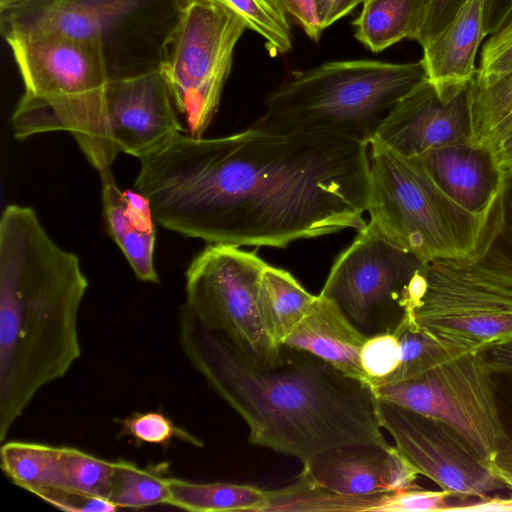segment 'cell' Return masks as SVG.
Segmentation results:
<instances>
[{"instance_id":"obj_16","label":"cell","mask_w":512,"mask_h":512,"mask_svg":"<svg viewBox=\"0 0 512 512\" xmlns=\"http://www.w3.org/2000/svg\"><path fill=\"white\" fill-rule=\"evenodd\" d=\"M440 188L470 213L486 218L503 179L491 147L474 142L417 157Z\"/></svg>"},{"instance_id":"obj_43","label":"cell","mask_w":512,"mask_h":512,"mask_svg":"<svg viewBox=\"0 0 512 512\" xmlns=\"http://www.w3.org/2000/svg\"><path fill=\"white\" fill-rule=\"evenodd\" d=\"M427 0H420V3L422 6H424V4L426 3Z\"/></svg>"},{"instance_id":"obj_33","label":"cell","mask_w":512,"mask_h":512,"mask_svg":"<svg viewBox=\"0 0 512 512\" xmlns=\"http://www.w3.org/2000/svg\"><path fill=\"white\" fill-rule=\"evenodd\" d=\"M463 0H427L411 40L421 47L438 35L451 20Z\"/></svg>"},{"instance_id":"obj_21","label":"cell","mask_w":512,"mask_h":512,"mask_svg":"<svg viewBox=\"0 0 512 512\" xmlns=\"http://www.w3.org/2000/svg\"><path fill=\"white\" fill-rule=\"evenodd\" d=\"M1 469L15 485L40 497L51 490H64L61 447L8 441L0 450Z\"/></svg>"},{"instance_id":"obj_35","label":"cell","mask_w":512,"mask_h":512,"mask_svg":"<svg viewBox=\"0 0 512 512\" xmlns=\"http://www.w3.org/2000/svg\"><path fill=\"white\" fill-rule=\"evenodd\" d=\"M40 498L65 511L110 512L118 509L117 505L109 499L68 490H51L42 494Z\"/></svg>"},{"instance_id":"obj_9","label":"cell","mask_w":512,"mask_h":512,"mask_svg":"<svg viewBox=\"0 0 512 512\" xmlns=\"http://www.w3.org/2000/svg\"><path fill=\"white\" fill-rule=\"evenodd\" d=\"M244 20L213 0H185L159 70L190 136L202 137L217 113Z\"/></svg>"},{"instance_id":"obj_28","label":"cell","mask_w":512,"mask_h":512,"mask_svg":"<svg viewBox=\"0 0 512 512\" xmlns=\"http://www.w3.org/2000/svg\"><path fill=\"white\" fill-rule=\"evenodd\" d=\"M61 460L64 490L110 500L115 462L72 447H61Z\"/></svg>"},{"instance_id":"obj_25","label":"cell","mask_w":512,"mask_h":512,"mask_svg":"<svg viewBox=\"0 0 512 512\" xmlns=\"http://www.w3.org/2000/svg\"><path fill=\"white\" fill-rule=\"evenodd\" d=\"M473 141L491 147L512 126V71L488 87L470 83Z\"/></svg>"},{"instance_id":"obj_19","label":"cell","mask_w":512,"mask_h":512,"mask_svg":"<svg viewBox=\"0 0 512 512\" xmlns=\"http://www.w3.org/2000/svg\"><path fill=\"white\" fill-rule=\"evenodd\" d=\"M368 337L334 301L319 294L282 345L310 353L347 376L366 382L360 351Z\"/></svg>"},{"instance_id":"obj_15","label":"cell","mask_w":512,"mask_h":512,"mask_svg":"<svg viewBox=\"0 0 512 512\" xmlns=\"http://www.w3.org/2000/svg\"><path fill=\"white\" fill-rule=\"evenodd\" d=\"M487 1L463 0L444 29L422 47L428 80L442 100L465 90L475 77L476 57L487 35Z\"/></svg>"},{"instance_id":"obj_12","label":"cell","mask_w":512,"mask_h":512,"mask_svg":"<svg viewBox=\"0 0 512 512\" xmlns=\"http://www.w3.org/2000/svg\"><path fill=\"white\" fill-rule=\"evenodd\" d=\"M424 263L366 223L332 265L320 295L363 328L400 320L404 292Z\"/></svg>"},{"instance_id":"obj_24","label":"cell","mask_w":512,"mask_h":512,"mask_svg":"<svg viewBox=\"0 0 512 512\" xmlns=\"http://www.w3.org/2000/svg\"><path fill=\"white\" fill-rule=\"evenodd\" d=\"M353 21L354 37L374 53L412 39L418 0H366Z\"/></svg>"},{"instance_id":"obj_30","label":"cell","mask_w":512,"mask_h":512,"mask_svg":"<svg viewBox=\"0 0 512 512\" xmlns=\"http://www.w3.org/2000/svg\"><path fill=\"white\" fill-rule=\"evenodd\" d=\"M120 422L119 436L131 437L139 444L147 443L167 447L172 439L178 438L196 447L203 446L201 440L176 426L161 412L135 413Z\"/></svg>"},{"instance_id":"obj_42","label":"cell","mask_w":512,"mask_h":512,"mask_svg":"<svg viewBox=\"0 0 512 512\" xmlns=\"http://www.w3.org/2000/svg\"><path fill=\"white\" fill-rule=\"evenodd\" d=\"M31 0H0V10L14 7Z\"/></svg>"},{"instance_id":"obj_39","label":"cell","mask_w":512,"mask_h":512,"mask_svg":"<svg viewBox=\"0 0 512 512\" xmlns=\"http://www.w3.org/2000/svg\"><path fill=\"white\" fill-rule=\"evenodd\" d=\"M489 466L506 488L512 490V441L507 437L489 462Z\"/></svg>"},{"instance_id":"obj_11","label":"cell","mask_w":512,"mask_h":512,"mask_svg":"<svg viewBox=\"0 0 512 512\" xmlns=\"http://www.w3.org/2000/svg\"><path fill=\"white\" fill-rule=\"evenodd\" d=\"M371 387L377 400L448 424L488 464L506 438L479 351L450 355L416 376Z\"/></svg>"},{"instance_id":"obj_5","label":"cell","mask_w":512,"mask_h":512,"mask_svg":"<svg viewBox=\"0 0 512 512\" xmlns=\"http://www.w3.org/2000/svg\"><path fill=\"white\" fill-rule=\"evenodd\" d=\"M2 35L24 87L11 117L17 139L53 131L80 138L102 124L111 79L99 45L56 33Z\"/></svg>"},{"instance_id":"obj_36","label":"cell","mask_w":512,"mask_h":512,"mask_svg":"<svg viewBox=\"0 0 512 512\" xmlns=\"http://www.w3.org/2000/svg\"><path fill=\"white\" fill-rule=\"evenodd\" d=\"M506 437L512 441V372L490 373Z\"/></svg>"},{"instance_id":"obj_3","label":"cell","mask_w":512,"mask_h":512,"mask_svg":"<svg viewBox=\"0 0 512 512\" xmlns=\"http://www.w3.org/2000/svg\"><path fill=\"white\" fill-rule=\"evenodd\" d=\"M88 288L79 258L36 212L8 205L0 220V440L36 393L81 355L78 315Z\"/></svg>"},{"instance_id":"obj_20","label":"cell","mask_w":512,"mask_h":512,"mask_svg":"<svg viewBox=\"0 0 512 512\" xmlns=\"http://www.w3.org/2000/svg\"><path fill=\"white\" fill-rule=\"evenodd\" d=\"M315 298L288 271L267 264L259 284V314L277 345L301 322Z\"/></svg>"},{"instance_id":"obj_44","label":"cell","mask_w":512,"mask_h":512,"mask_svg":"<svg viewBox=\"0 0 512 512\" xmlns=\"http://www.w3.org/2000/svg\"><path fill=\"white\" fill-rule=\"evenodd\" d=\"M366 0H363V2H365Z\"/></svg>"},{"instance_id":"obj_4","label":"cell","mask_w":512,"mask_h":512,"mask_svg":"<svg viewBox=\"0 0 512 512\" xmlns=\"http://www.w3.org/2000/svg\"><path fill=\"white\" fill-rule=\"evenodd\" d=\"M428 80L423 62L331 61L294 75L264 100L253 125L339 135L366 144L387 113Z\"/></svg>"},{"instance_id":"obj_6","label":"cell","mask_w":512,"mask_h":512,"mask_svg":"<svg viewBox=\"0 0 512 512\" xmlns=\"http://www.w3.org/2000/svg\"><path fill=\"white\" fill-rule=\"evenodd\" d=\"M367 222L422 261L472 260L486 218L451 199L417 158L371 141Z\"/></svg>"},{"instance_id":"obj_17","label":"cell","mask_w":512,"mask_h":512,"mask_svg":"<svg viewBox=\"0 0 512 512\" xmlns=\"http://www.w3.org/2000/svg\"><path fill=\"white\" fill-rule=\"evenodd\" d=\"M393 450L394 446L373 443L336 446L304 463L299 477L345 495L393 492Z\"/></svg>"},{"instance_id":"obj_18","label":"cell","mask_w":512,"mask_h":512,"mask_svg":"<svg viewBox=\"0 0 512 512\" xmlns=\"http://www.w3.org/2000/svg\"><path fill=\"white\" fill-rule=\"evenodd\" d=\"M98 173L103 213L110 236L139 280L159 283L154 265L156 221L149 201L138 191H121L111 167H105Z\"/></svg>"},{"instance_id":"obj_23","label":"cell","mask_w":512,"mask_h":512,"mask_svg":"<svg viewBox=\"0 0 512 512\" xmlns=\"http://www.w3.org/2000/svg\"><path fill=\"white\" fill-rule=\"evenodd\" d=\"M470 262L492 278L512 285V170L503 172L499 193Z\"/></svg>"},{"instance_id":"obj_26","label":"cell","mask_w":512,"mask_h":512,"mask_svg":"<svg viewBox=\"0 0 512 512\" xmlns=\"http://www.w3.org/2000/svg\"><path fill=\"white\" fill-rule=\"evenodd\" d=\"M167 479L162 475L161 466L141 469L127 461H116L110 500L118 508L168 505L170 490Z\"/></svg>"},{"instance_id":"obj_1","label":"cell","mask_w":512,"mask_h":512,"mask_svg":"<svg viewBox=\"0 0 512 512\" xmlns=\"http://www.w3.org/2000/svg\"><path fill=\"white\" fill-rule=\"evenodd\" d=\"M139 160L134 187L156 223L207 243L285 248L367 223L368 144L347 137L252 124L179 133Z\"/></svg>"},{"instance_id":"obj_8","label":"cell","mask_w":512,"mask_h":512,"mask_svg":"<svg viewBox=\"0 0 512 512\" xmlns=\"http://www.w3.org/2000/svg\"><path fill=\"white\" fill-rule=\"evenodd\" d=\"M402 317L458 356L512 338V285L468 260L425 262L404 292Z\"/></svg>"},{"instance_id":"obj_13","label":"cell","mask_w":512,"mask_h":512,"mask_svg":"<svg viewBox=\"0 0 512 512\" xmlns=\"http://www.w3.org/2000/svg\"><path fill=\"white\" fill-rule=\"evenodd\" d=\"M381 427L424 475L454 496L484 498L505 484L451 426L395 404L377 403Z\"/></svg>"},{"instance_id":"obj_31","label":"cell","mask_w":512,"mask_h":512,"mask_svg":"<svg viewBox=\"0 0 512 512\" xmlns=\"http://www.w3.org/2000/svg\"><path fill=\"white\" fill-rule=\"evenodd\" d=\"M360 363L370 386L384 383L401 363V346L394 332L369 336L361 348Z\"/></svg>"},{"instance_id":"obj_32","label":"cell","mask_w":512,"mask_h":512,"mask_svg":"<svg viewBox=\"0 0 512 512\" xmlns=\"http://www.w3.org/2000/svg\"><path fill=\"white\" fill-rule=\"evenodd\" d=\"M480 56L471 82L477 87L491 86L512 71V19L489 37Z\"/></svg>"},{"instance_id":"obj_37","label":"cell","mask_w":512,"mask_h":512,"mask_svg":"<svg viewBox=\"0 0 512 512\" xmlns=\"http://www.w3.org/2000/svg\"><path fill=\"white\" fill-rule=\"evenodd\" d=\"M479 353L489 373L512 372V338L491 344Z\"/></svg>"},{"instance_id":"obj_29","label":"cell","mask_w":512,"mask_h":512,"mask_svg":"<svg viewBox=\"0 0 512 512\" xmlns=\"http://www.w3.org/2000/svg\"><path fill=\"white\" fill-rule=\"evenodd\" d=\"M392 331L401 346V363L398 369L382 384L416 376L451 355L430 335L412 327L403 317Z\"/></svg>"},{"instance_id":"obj_41","label":"cell","mask_w":512,"mask_h":512,"mask_svg":"<svg viewBox=\"0 0 512 512\" xmlns=\"http://www.w3.org/2000/svg\"><path fill=\"white\" fill-rule=\"evenodd\" d=\"M502 172L512 170V126L491 146Z\"/></svg>"},{"instance_id":"obj_14","label":"cell","mask_w":512,"mask_h":512,"mask_svg":"<svg viewBox=\"0 0 512 512\" xmlns=\"http://www.w3.org/2000/svg\"><path fill=\"white\" fill-rule=\"evenodd\" d=\"M468 88L442 100L427 80L387 113L371 141L409 158L474 142Z\"/></svg>"},{"instance_id":"obj_34","label":"cell","mask_w":512,"mask_h":512,"mask_svg":"<svg viewBox=\"0 0 512 512\" xmlns=\"http://www.w3.org/2000/svg\"><path fill=\"white\" fill-rule=\"evenodd\" d=\"M284 16H290L314 42H318L322 26L316 0H269Z\"/></svg>"},{"instance_id":"obj_40","label":"cell","mask_w":512,"mask_h":512,"mask_svg":"<svg viewBox=\"0 0 512 512\" xmlns=\"http://www.w3.org/2000/svg\"><path fill=\"white\" fill-rule=\"evenodd\" d=\"M445 511L512 512V498L484 497L467 505L452 506Z\"/></svg>"},{"instance_id":"obj_38","label":"cell","mask_w":512,"mask_h":512,"mask_svg":"<svg viewBox=\"0 0 512 512\" xmlns=\"http://www.w3.org/2000/svg\"><path fill=\"white\" fill-rule=\"evenodd\" d=\"M323 28H327L349 14L363 0H316Z\"/></svg>"},{"instance_id":"obj_2","label":"cell","mask_w":512,"mask_h":512,"mask_svg":"<svg viewBox=\"0 0 512 512\" xmlns=\"http://www.w3.org/2000/svg\"><path fill=\"white\" fill-rule=\"evenodd\" d=\"M180 344L208 386L246 422L253 445L302 464L344 444L390 445L372 387L310 353L282 345V361L263 366L181 313Z\"/></svg>"},{"instance_id":"obj_27","label":"cell","mask_w":512,"mask_h":512,"mask_svg":"<svg viewBox=\"0 0 512 512\" xmlns=\"http://www.w3.org/2000/svg\"><path fill=\"white\" fill-rule=\"evenodd\" d=\"M240 16L248 29L260 35L272 56L292 48L289 21L269 0H213Z\"/></svg>"},{"instance_id":"obj_22","label":"cell","mask_w":512,"mask_h":512,"mask_svg":"<svg viewBox=\"0 0 512 512\" xmlns=\"http://www.w3.org/2000/svg\"><path fill=\"white\" fill-rule=\"evenodd\" d=\"M168 505L193 512H261L268 490L228 482L196 483L179 478L167 479Z\"/></svg>"},{"instance_id":"obj_10","label":"cell","mask_w":512,"mask_h":512,"mask_svg":"<svg viewBox=\"0 0 512 512\" xmlns=\"http://www.w3.org/2000/svg\"><path fill=\"white\" fill-rule=\"evenodd\" d=\"M255 252L208 243L186 271L184 314L223 334L256 363L274 366L283 348L267 334L259 314V284L267 266Z\"/></svg>"},{"instance_id":"obj_7","label":"cell","mask_w":512,"mask_h":512,"mask_svg":"<svg viewBox=\"0 0 512 512\" xmlns=\"http://www.w3.org/2000/svg\"><path fill=\"white\" fill-rule=\"evenodd\" d=\"M185 0H31L0 10L1 32L56 33L99 45L110 79L159 69Z\"/></svg>"}]
</instances>
